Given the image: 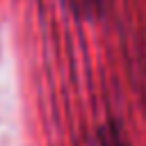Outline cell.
<instances>
[{
  "label": "cell",
  "instance_id": "1",
  "mask_svg": "<svg viewBox=\"0 0 146 146\" xmlns=\"http://www.w3.org/2000/svg\"><path fill=\"white\" fill-rule=\"evenodd\" d=\"M66 7L80 18H94L103 11L105 0H64Z\"/></svg>",
  "mask_w": 146,
  "mask_h": 146
},
{
  "label": "cell",
  "instance_id": "2",
  "mask_svg": "<svg viewBox=\"0 0 146 146\" xmlns=\"http://www.w3.org/2000/svg\"><path fill=\"white\" fill-rule=\"evenodd\" d=\"M96 146H130L123 137V132L116 128V125H103L98 130V137H96Z\"/></svg>",
  "mask_w": 146,
  "mask_h": 146
}]
</instances>
